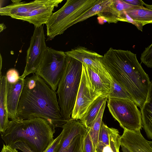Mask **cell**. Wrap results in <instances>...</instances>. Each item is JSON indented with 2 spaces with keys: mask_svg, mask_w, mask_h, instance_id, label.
<instances>
[{
  "mask_svg": "<svg viewBox=\"0 0 152 152\" xmlns=\"http://www.w3.org/2000/svg\"><path fill=\"white\" fill-rule=\"evenodd\" d=\"M62 128L61 138L54 152H65L77 135L88 131L80 121L72 118L63 126Z\"/></svg>",
  "mask_w": 152,
  "mask_h": 152,
  "instance_id": "cell-11",
  "label": "cell"
},
{
  "mask_svg": "<svg viewBox=\"0 0 152 152\" xmlns=\"http://www.w3.org/2000/svg\"><path fill=\"white\" fill-rule=\"evenodd\" d=\"M83 152H96L88 130L84 139Z\"/></svg>",
  "mask_w": 152,
  "mask_h": 152,
  "instance_id": "cell-31",
  "label": "cell"
},
{
  "mask_svg": "<svg viewBox=\"0 0 152 152\" xmlns=\"http://www.w3.org/2000/svg\"><path fill=\"white\" fill-rule=\"evenodd\" d=\"M35 118L47 120L55 128H62L67 121L62 116L56 92L34 74L24 79L16 119Z\"/></svg>",
  "mask_w": 152,
  "mask_h": 152,
  "instance_id": "cell-2",
  "label": "cell"
},
{
  "mask_svg": "<svg viewBox=\"0 0 152 152\" xmlns=\"http://www.w3.org/2000/svg\"><path fill=\"white\" fill-rule=\"evenodd\" d=\"M61 134H60L53 140L48 146L46 149L43 152H54L56 145L61 138Z\"/></svg>",
  "mask_w": 152,
  "mask_h": 152,
  "instance_id": "cell-33",
  "label": "cell"
},
{
  "mask_svg": "<svg viewBox=\"0 0 152 152\" xmlns=\"http://www.w3.org/2000/svg\"><path fill=\"white\" fill-rule=\"evenodd\" d=\"M55 128L43 118H35L10 121L1 137L10 146L20 141L26 143L35 152H43L54 140Z\"/></svg>",
  "mask_w": 152,
  "mask_h": 152,
  "instance_id": "cell-3",
  "label": "cell"
},
{
  "mask_svg": "<svg viewBox=\"0 0 152 152\" xmlns=\"http://www.w3.org/2000/svg\"><path fill=\"white\" fill-rule=\"evenodd\" d=\"M108 100V96L101 95L98 97L91 104L84 116L80 120L81 123L88 130L97 116L103 104Z\"/></svg>",
  "mask_w": 152,
  "mask_h": 152,
  "instance_id": "cell-20",
  "label": "cell"
},
{
  "mask_svg": "<svg viewBox=\"0 0 152 152\" xmlns=\"http://www.w3.org/2000/svg\"><path fill=\"white\" fill-rule=\"evenodd\" d=\"M106 102H105L102 106L97 116L92 122L90 128L88 130L91 138L94 148L96 151Z\"/></svg>",
  "mask_w": 152,
  "mask_h": 152,
  "instance_id": "cell-22",
  "label": "cell"
},
{
  "mask_svg": "<svg viewBox=\"0 0 152 152\" xmlns=\"http://www.w3.org/2000/svg\"><path fill=\"white\" fill-rule=\"evenodd\" d=\"M84 65L86 68L94 91L100 95L108 96L111 89L110 75L105 69H98Z\"/></svg>",
  "mask_w": 152,
  "mask_h": 152,
  "instance_id": "cell-13",
  "label": "cell"
},
{
  "mask_svg": "<svg viewBox=\"0 0 152 152\" xmlns=\"http://www.w3.org/2000/svg\"><path fill=\"white\" fill-rule=\"evenodd\" d=\"M64 53L66 57L76 59L83 64L97 69H105L101 60L103 56L85 47L80 46Z\"/></svg>",
  "mask_w": 152,
  "mask_h": 152,
  "instance_id": "cell-14",
  "label": "cell"
},
{
  "mask_svg": "<svg viewBox=\"0 0 152 152\" xmlns=\"http://www.w3.org/2000/svg\"><path fill=\"white\" fill-rule=\"evenodd\" d=\"M6 28L5 25L4 23H1L0 24V32L2 31L4 29Z\"/></svg>",
  "mask_w": 152,
  "mask_h": 152,
  "instance_id": "cell-36",
  "label": "cell"
},
{
  "mask_svg": "<svg viewBox=\"0 0 152 152\" xmlns=\"http://www.w3.org/2000/svg\"><path fill=\"white\" fill-rule=\"evenodd\" d=\"M127 4L134 6L143 7L145 3L141 0H123Z\"/></svg>",
  "mask_w": 152,
  "mask_h": 152,
  "instance_id": "cell-34",
  "label": "cell"
},
{
  "mask_svg": "<svg viewBox=\"0 0 152 152\" xmlns=\"http://www.w3.org/2000/svg\"><path fill=\"white\" fill-rule=\"evenodd\" d=\"M150 145L152 148V141H151L150 142Z\"/></svg>",
  "mask_w": 152,
  "mask_h": 152,
  "instance_id": "cell-40",
  "label": "cell"
},
{
  "mask_svg": "<svg viewBox=\"0 0 152 152\" xmlns=\"http://www.w3.org/2000/svg\"><path fill=\"white\" fill-rule=\"evenodd\" d=\"M6 76L7 81L10 84L15 83L20 78L18 72L14 68L9 69L6 73Z\"/></svg>",
  "mask_w": 152,
  "mask_h": 152,
  "instance_id": "cell-30",
  "label": "cell"
},
{
  "mask_svg": "<svg viewBox=\"0 0 152 152\" xmlns=\"http://www.w3.org/2000/svg\"><path fill=\"white\" fill-rule=\"evenodd\" d=\"M96 152H112L110 146L109 137L98 139Z\"/></svg>",
  "mask_w": 152,
  "mask_h": 152,
  "instance_id": "cell-28",
  "label": "cell"
},
{
  "mask_svg": "<svg viewBox=\"0 0 152 152\" xmlns=\"http://www.w3.org/2000/svg\"><path fill=\"white\" fill-rule=\"evenodd\" d=\"M133 20L141 23L144 26L152 23V10L144 7L125 11Z\"/></svg>",
  "mask_w": 152,
  "mask_h": 152,
  "instance_id": "cell-21",
  "label": "cell"
},
{
  "mask_svg": "<svg viewBox=\"0 0 152 152\" xmlns=\"http://www.w3.org/2000/svg\"><path fill=\"white\" fill-rule=\"evenodd\" d=\"M2 57L1 56V54H0V75H1V68H2Z\"/></svg>",
  "mask_w": 152,
  "mask_h": 152,
  "instance_id": "cell-38",
  "label": "cell"
},
{
  "mask_svg": "<svg viewBox=\"0 0 152 152\" xmlns=\"http://www.w3.org/2000/svg\"><path fill=\"white\" fill-rule=\"evenodd\" d=\"M101 60L106 71L141 108L146 100L151 82L138 62L136 54L129 50L110 48Z\"/></svg>",
  "mask_w": 152,
  "mask_h": 152,
  "instance_id": "cell-1",
  "label": "cell"
},
{
  "mask_svg": "<svg viewBox=\"0 0 152 152\" xmlns=\"http://www.w3.org/2000/svg\"><path fill=\"white\" fill-rule=\"evenodd\" d=\"M140 59L148 67L152 68V43L145 48L141 54Z\"/></svg>",
  "mask_w": 152,
  "mask_h": 152,
  "instance_id": "cell-27",
  "label": "cell"
},
{
  "mask_svg": "<svg viewBox=\"0 0 152 152\" xmlns=\"http://www.w3.org/2000/svg\"><path fill=\"white\" fill-rule=\"evenodd\" d=\"M7 80L6 75L0 76V131L4 132L8 127V119L6 103Z\"/></svg>",
  "mask_w": 152,
  "mask_h": 152,
  "instance_id": "cell-18",
  "label": "cell"
},
{
  "mask_svg": "<svg viewBox=\"0 0 152 152\" xmlns=\"http://www.w3.org/2000/svg\"><path fill=\"white\" fill-rule=\"evenodd\" d=\"M143 7L131 5L123 0H111L104 10L97 15L98 16V18H100L109 23H116L118 22V18L121 12Z\"/></svg>",
  "mask_w": 152,
  "mask_h": 152,
  "instance_id": "cell-17",
  "label": "cell"
},
{
  "mask_svg": "<svg viewBox=\"0 0 152 152\" xmlns=\"http://www.w3.org/2000/svg\"><path fill=\"white\" fill-rule=\"evenodd\" d=\"M120 146L128 149L130 152H152V148L141 133L140 130H124L120 139Z\"/></svg>",
  "mask_w": 152,
  "mask_h": 152,
  "instance_id": "cell-12",
  "label": "cell"
},
{
  "mask_svg": "<svg viewBox=\"0 0 152 152\" xmlns=\"http://www.w3.org/2000/svg\"><path fill=\"white\" fill-rule=\"evenodd\" d=\"M66 56L64 52L48 47L35 73L56 92L64 71Z\"/></svg>",
  "mask_w": 152,
  "mask_h": 152,
  "instance_id": "cell-7",
  "label": "cell"
},
{
  "mask_svg": "<svg viewBox=\"0 0 152 152\" xmlns=\"http://www.w3.org/2000/svg\"><path fill=\"white\" fill-rule=\"evenodd\" d=\"M110 80L111 89L108 95V98L127 99L135 102L132 96L112 77Z\"/></svg>",
  "mask_w": 152,
  "mask_h": 152,
  "instance_id": "cell-24",
  "label": "cell"
},
{
  "mask_svg": "<svg viewBox=\"0 0 152 152\" xmlns=\"http://www.w3.org/2000/svg\"><path fill=\"white\" fill-rule=\"evenodd\" d=\"M87 132L77 135L72 141L65 152H83L84 140Z\"/></svg>",
  "mask_w": 152,
  "mask_h": 152,
  "instance_id": "cell-25",
  "label": "cell"
},
{
  "mask_svg": "<svg viewBox=\"0 0 152 152\" xmlns=\"http://www.w3.org/2000/svg\"><path fill=\"white\" fill-rule=\"evenodd\" d=\"M111 0H99L95 5L87 11L81 15L71 24L73 25L86 20L93 16L102 12L107 7Z\"/></svg>",
  "mask_w": 152,
  "mask_h": 152,
  "instance_id": "cell-23",
  "label": "cell"
},
{
  "mask_svg": "<svg viewBox=\"0 0 152 152\" xmlns=\"http://www.w3.org/2000/svg\"><path fill=\"white\" fill-rule=\"evenodd\" d=\"M122 152H130L126 148L123 146H121Z\"/></svg>",
  "mask_w": 152,
  "mask_h": 152,
  "instance_id": "cell-37",
  "label": "cell"
},
{
  "mask_svg": "<svg viewBox=\"0 0 152 152\" xmlns=\"http://www.w3.org/2000/svg\"><path fill=\"white\" fill-rule=\"evenodd\" d=\"M119 133L118 129L113 128H109L110 144L112 152H120L121 136Z\"/></svg>",
  "mask_w": 152,
  "mask_h": 152,
  "instance_id": "cell-26",
  "label": "cell"
},
{
  "mask_svg": "<svg viewBox=\"0 0 152 152\" xmlns=\"http://www.w3.org/2000/svg\"><path fill=\"white\" fill-rule=\"evenodd\" d=\"M82 65L80 61L66 57L58 86V103L62 116L67 121L71 118L80 83Z\"/></svg>",
  "mask_w": 152,
  "mask_h": 152,
  "instance_id": "cell-4",
  "label": "cell"
},
{
  "mask_svg": "<svg viewBox=\"0 0 152 152\" xmlns=\"http://www.w3.org/2000/svg\"><path fill=\"white\" fill-rule=\"evenodd\" d=\"M24 79L20 77L19 80L15 84L10 83L7 81V106L8 117L11 120L17 119L19 102L24 86Z\"/></svg>",
  "mask_w": 152,
  "mask_h": 152,
  "instance_id": "cell-15",
  "label": "cell"
},
{
  "mask_svg": "<svg viewBox=\"0 0 152 152\" xmlns=\"http://www.w3.org/2000/svg\"><path fill=\"white\" fill-rule=\"evenodd\" d=\"M1 152H18L17 149L12 148L11 147L3 144Z\"/></svg>",
  "mask_w": 152,
  "mask_h": 152,
  "instance_id": "cell-35",
  "label": "cell"
},
{
  "mask_svg": "<svg viewBox=\"0 0 152 152\" xmlns=\"http://www.w3.org/2000/svg\"><path fill=\"white\" fill-rule=\"evenodd\" d=\"M96 3V0H68L59 10L53 13L46 23L48 40L63 34L82 14Z\"/></svg>",
  "mask_w": 152,
  "mask_h": 152,
  "instance_id": "cell-5",
  "label": "cell"
},
{
  "mask_svg": "<svg viewBox=\"0 0 152 152\" xmlns=\"http://www.w3.org/2000/svg\"><path fill=\"white\" fill-rule=\"evenodd\" d=\"M54 0H35L26 2L22 1L17 3H12L0 8L1 16H7L12 17L27 13L39 7L50 4Z\"/></svg>",
  "mask_w": 152,
  "mask_h": 152,
  "instance_id": "cell-16",
  "label": "cell"
},
{
  "mask_svg": "<svg viewBox=\"0 0 152 152\" xmlns=\"http://www.w3.org/2000/svg\"><path fill=\"white\" fill-rule=\"evenodd\" d=\"M109 111L124 130L136 131L143 127L141 112L135 102L124 99L108 98Z\"/></svg>",
  "mask_w": 152,
  "mask_h": 152,
  "instance_id": "cell-6",
  "label": "cell"
},
{
  "mask_svg": "<svg viewBox=\"0 0 152 152\" xmlns=\"http://www.w3.org/2000/svg\"><path fill=\"white\" fill-rule=\"evenodd\" d=\"M141 110L143 127L148 138L152 139V81L146 100Z\"/></svg>",
  "mask_w": 152,
  "mask_h": 152,
  "instance_id": "cell-19",
  "label": "cell"
},
{
  "mask_svg": "<svg viewBox=\"0 0 152 152\" xmlns=\"http://www.w3.org/2000/svg\"><path fill=\"white\" fill-rule=\"evenodd\" d=\"M63 1L54 0L51 3L36 8L27 13L11 18L26 21L33 24L35 27H39L46 24L53 13L54 8Z\"/></svg>",
  "mask_w": 152,
  "mask_h": 152,
  "instance_id": "cell-10",
  "label": "cell"
},
{
  "mask_svg": "<svg viewBox=\"0 0 152 152\" xmlns=\"http://www.w3.org/2000/svg\"><path fill=\"white\" fill-rule=\"evenodd\" d=\"M11 147L13 148L19 149L23 152H35L26 143L23 141L17 142Z\"/></svg>",
  "mask_w": 152,
  "mask_h": 152,
  "instance_id": "cell-32",
  "label": "cell"
},
{
  "mask_svg": "<svg viewBox=\"0 0 152 152\" xmlns=\"http://www.w3.org/2000/svg\"><path fill=\"white\" fill-rule=\"evenodd\" d=\"M145 7H146V8H148V9L152 10V5H149L146 4L145 3Z\"/></svg>",
  "mask_w": 152,
  "mask_h": 152,
  "instance_id": "cell-39",
  "label": "cell"
},
{
  "mask_svg": "<svg viewBox=\"0 0 152 152\" xmlns=\"http://www.w3.org/2000/svg\"><path fill=\"white\" fill-rule=\"evenodd\" d=\"M43 25L34 27L29 46L27 51L26 64L20 77L24 79L31 74H35L39 67L47 47L45 41Z\"/></svg>",
  "mask_w": 152,
  "mask_h": 152,
  "instance_id": "cell-8",
  "label": "cell"
},
{
  "mask_svg": "<svg viewBox=\"0 0 152 152\" xmlns=\"http://www.w3.org/2000/svg\"><path fill=\"white\" fill-rule=\"evenodd\" d=\"M118 21L130 23L135 26L139 30L142 31L143 25L141 23L134 20L124 11L120 13L118 18Z\"/></svg>",
  "mask_w": 152,
  "mask_h": 152,
  "instance_id": "cell-29",
  "label": "cell"
},
{
  "mask_svg": "<svg viewBox=\"0 0 152 152\" xmlns=\"http://www.w3.org/2000/svg\"><path fill=\"white\" fill-rule=\"evenodd\" d=\"M100 96L94 90L86 68L83 64L80 83L71 118L80 120L94 100Z\"/></svg>",
  "mask_w": 152,
  "mask_h": 152,
  "instance_id": "cell-9",
  "label": "cell"
}]
</instances>
